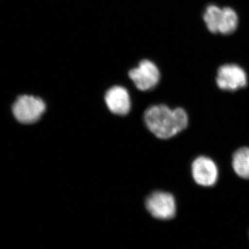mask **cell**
<instances>
[{
	"mask_svg": "<svg viewBox=\"0 0 249 249\" xmlns=\"http://www.w3.org/2000/svg\"><path fill=\"white\" fill-rule=\"evenodd\" d=\"M145 125L156 137L168 139L186 128L188 116L182 108L172 109L165 105L151 106L144 114Z\"/></svg>",
	"mask_w": 249,
	"mask_h": 249,
	"instance_id": "cell-1",
	"label": "cell"
},
{
	"mask_svg": "<svg viewBox=\"0 0 249 249\" xmlns=\"http://www.w3.org/2000/svg\"><path fill=\"white\" fill-rule=\"evenodd\" d=\"M204 19L206 27L213 34L229 35L232 34L238 25V17L231 8H219L210 5L206 8Z\"/></svg>",
	"mask_w": 249,
	"mask_h": 249,
	"instance_id": "cell-2",
	"label": "cell"
},
{
	"mask_svg": "<svg viewBox=\"0 0 249 249\" xmlns=\"http://www.w3.org/2000/svg\"><path fill=\"white\" fill-rule=\"evenodd\" d=\"M45 110L46 104L43 100L30 95L19 96L13 106L15 118L24 124L37 122Z\"/></svg>",
	"mask_w": 249,
	"mask_h": 249,
	"instance_id": "cell-3",
	"label": "cell"
},
{
	"mask_svg": "<svg viewBox=\"0 0 249 249\" xmlns=\"http://www.w3.org/2000/svg\"><path fill=\"white\" fill-rule=\"evenodd\" d=\"M145 206L152 216L157 219L167 220L176 215V201L173 195L166 192H154L147 198Z\"/></svg>",
	"mask_w": 249,
	"mask_h": 249,
	"instance_id": "cell-4",
	"label": "cell"
},
{
	"mask_svg": "<svg viewBox=\"0 0 249 249\" xmlns=\"http://www.w3.org/2000/svg\"><path fill=\"white\" fill-rule=\"evenodd\" d=\"M129 76L136 88L141 91H148L155 88L160 80V72L154 62L143 60L139 66L129 72Z\"/></svg>",
	"mask_w": 249,
	"mask_h": 249,
	"instance_id": "cell-5",
	"label": "cell"
},
{
	"mask_svg": "<svg viewBox=\"0 0 249 249\" xmlns=\"http://www.w3.org/2000/svg\"><path fill=\"white\" fill-rule=\"evenodd\" d=\"M191 173L195 182L203 187H212L219 178V169L215 162L210 157L200 156L193 160Z\"/></svg>",
	"mask_w": 249,
	"mask_h": 249,
	"instance_id": "cell-6",
	"label": "cell"
},
{
	"mask_svg": "<svg viewBox=\"0 0 249 249\" xmlns=\"http://www.w3.org/2000/svg\"><path fill=\"white\" fill-rule=\"evenodd\" d=\"M216 81L219 89L229 91L242 89L248 83L245 70L233 64L221 67L218 70Z\"/></svg>",
	"mask_w": 249,
	"mask_h": 249,
	"instance_id": "cell-7",
	"label": "cell"
},
{
	"mask_svg": "<svg viewBox=\"0 0 249 249\" xmlns=\"http://www.w3.org/2000/svg\"><path fill=\"white\" fill-rule=\"evenodd\" d=\"M105 101L109 110L116 115L125 116L130 111V97L124 87L114 86L108 89Z\"/></svg>",
	"mask_w": 249,
	"mask_h": 249,
	"instance_id": "cell-8",
	"label": "cell"
},
{
	"mask_svg": "<svg viewBox=\"0 0 249 249\" xmlns=\"http://www.w3.org/2000/svg\"><path fill=\"white\" fill-rule=\"evenodd\" d=\"M232 167L239 178L249 180V147L237 149L232 157Z\"/></svg>",
	"mask_w": 249,
	"mask_h": 249,
	"instance_id": "cell-9",
	"label": "cell"
}]
</instances>
